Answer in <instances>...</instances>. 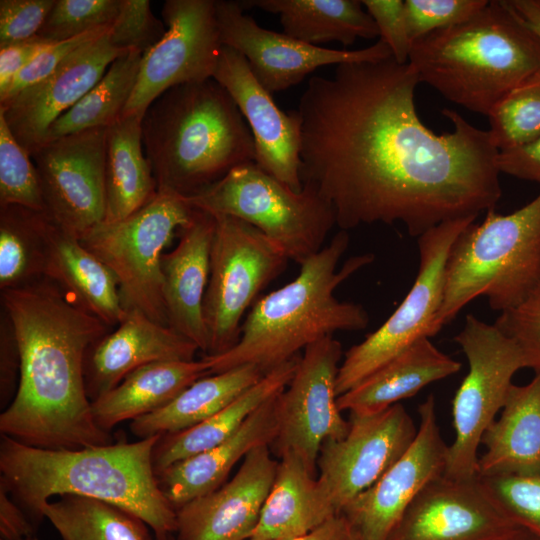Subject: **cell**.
<instances>
[{"label": "cell", "mask_w": 540, "mask_h": 540, "mask_svg": "<svg viewBox=\"0 0 540 540\" xmlns=\"http://www.w3.org/2000/svg\"><path fill=\"white\" fill-rule=\"evenodd\" d=\"M417 73L392 56L336 65L300 97V179L335 210L336 225L402 223L419 237L495 209L502 190L489 131L443 109L436 134L415 106Z\"/></svg>", "instance_id": "6da1fadb"}, {"label": "cell", "mask_w": 540, "mask_h": 540, "mask_svg": "<svg viewBox=\"0 0 540 540\" xmlns=\"http://www.w3.org/2000/svg\"><path fill=\"white\" fill-rule=\"evenodd\" d=\"M20 353L14 399L0 414V434L43 449H81L113 443L95 423L85 387L90 349L108 334L46 277L1 291Z\"/></svg>", "instance_id": "7a4b0ae2"}, {"label": "cell", "mask_w": 540, "mask_h": 540, "mask_svg": "<svg viewBox=\"0 0 540 540\" xmlns=\"http://www.w3.org/2000/svg\"><path fill=\"white\" fill-rule=\"evenodd\" d=\"M160 435L81 449H43L0 434V484L36 528L53 496L79 495L116 505L143 520L154 536L175 534V508L152 464Z\"/></svg>", "instance_id": "3957f363"}, {"label": "cell", "mask_w": 540, "mask_h": 540, "mask_svg": "<svg viewBox=\"0 0 540 540\" xmlns=\"http://www.w3.org/2000/svg\"><path fill=\"white\" fill-rule=\"evenodd\" d=\"M348 246L347 231L339 230L300 265L292 281L260 297L244 319L237 343L223 354L203 357L210 374L248 364L266 374L336 331L365 329L369 324L365 308L340 301L334 293L344 281L372 263L374 255L352 256L338 268Z\"/></svg>", "instance_id": "277c9868"}, {"label": "cell", "mask_w": 540, "mask_h": 540, "mask_svg": "<svg viewBox=\"0 0 540 540\" xmlns=\"http://www.w3.org/2000/svg\"><path fill=\"white\" fill-rule=\"evenodd\" d=\"M419 82L488 116L515 89L540 79V38L508 0L489 1L469 20L413 43Z\"/></svg>", "instance_id": "5b68a950"}, {"label": "cell", "mask_w": 540, "mask_h": 540, "mask_svg": "<svg viewBox=\"0 0 540 540\" xmlns=\"http://www.w3.org/2000/svg\"><path fill=\"white\" fill-rule=\"evenodd\" d=\"M142 142L158 190L197 195L255 161L251 131L216 80L170 88L147 109Z\"/></svg>", "instance_id": "8992f818"}, {"label": "cell", "mask_w": 540, "mask_h": 540, "mask_svg": "<svg viewBox=\"0 0 540 540\" xmlns=\"http://www.w3.org/2000/svg\"><path fill=\"white\" fill-rule=\"evenodd\" d=\"M486 213L451 247L432 336L479 296L501 313L523 303L540 286V193L510 214L495 209Z\"/></svg>", "instance_id": "52a82bcc"}, {"label": "cell", "mask_w": 540, "mask_h": 540, "mask_svg": "<svg viewBox=\"0 0 540 540\" xmlns=\"http://www.w3.org/2000/svg\"><path fill=\"white\" fill-rule=\"evenodd\" d=\"M187 203L214 216L240 219L275 242L289 260L301 265L318 253L334 225L332 205L312 187L301 191L262 170L240 165Z\"/></svg>", "instance_id": "ba28073f"}, {"label": "cell", "mask_w": 540, "mask_h": 540, "mask_svg": "<svg viewBox=\"0 0 540 540\" xmlns=\"http://www.w3.org/2000/svg\"><path fill=\"white\" fill-rule=\"evenodd\" d=\"M194 210L185 197L158 190L150 202L127 218L102 221L79 237L115 275L125 310H138L168 326L161 258Z\"/></svg>", "instance_id": "9c48e42d"}, {"label": "cell", "mask_w": 540, "mask_h": 540, "mask_svg": "<svg viewBox=\"0 0 540 540\" xmlns=\"http://www.w3.org/2000/svg\"><path fill=\"white\" fill-rule=\"evenodd\" d=\"M214 216V215H213ZM210 252L203 316L208 336L205 356L229 351L238 341L246 311L261 291L286 270L284 251L252 225L218 215Z\"/></svg>", "instance_id": "30bf717a"}, {"label": "cell", "mask_w": 540, "mask_h": 540, "mask_svg": "<svg viewBox=\"0 0 540 540\" xmlns=\"http://www.w3.org/2000/svg\"><path fill=\"white\" fill-rule=\"evenodd\" d=\"M454 339L467 358L469 370L452 402L455 438L448 446L444 475L471 479L477 476L482 436L503 408L514 374L527 365L511 337L472 314L466 316Z\"/></svg>", "instance_id": "8fae6325"}, {"label": "cell", "mask_w": 540, "mask_h": 540, "mask_svg": "<svg viewBox=\"0 0 540 540\" xmlns=\"http://www.w3.org/2000/svg\"><path fill=\"white\" fill-rule=\"evenodd\" d=\"M476 218L443 222L417 238L419 270L416 279L390 317L363 341L346 351L336 379L338 396L359 384L418 339L432 337V325L443 298L445 266L451 247Z\"/></svg>", "instance_id": "7c38bea8"}, {"label": "cell", "mask_w": 540, "mask_h": 540, "mask_svg": "<svg viewBox=\"0 0 540 540\" xmlns=\"http://www.w3.org/2000/svg\"><path fill=\"white\" fill-rule=\"evenodd\" d=\"M164 36L143 56L137 82L121 115L144 116L175 86L213 77L222 48L215 0H166Z\"/></svg>", "instance_id": "4fadbf2b"}, {"label": "cell", "mask_w": 540, "mask_h": 540, "mask_svg": "<svg viewBox=\"0 0 540 540\" xmlns=\"http://www.w3.org/2000/svg\"><path fill=\"white\" fill-rule=\"evenodd\" d=\"M303 351L293 377L277 396L278 433L273 444L279 456L293 452L315 472L323 443L343 438L349 429L336 393L343 351L333 336Z\"/></svg>", "instance_id": "5bb4252c"}, {"label": "cell", "mask_w": 540, "mask_h": 540, "mask_svg": "<svg viewBox=\"0 0 540 540\" xmlns=\"http://www.w3.org/2000/svg\"><path fill=\"white\" fill-rule=\"evenodd\" d=\"M347 434L323 443L317 480L336 513L371 487L410 447L415 426L397 403L375 413H350Z\"/></svg>", "instance_id": "9a60e30c"}, {"label": "cell", "mask_w": 540, "mask_h": 540, "mask_svg": "<svg viewBox=\"0 0 540 540\" xmlns=\"http://www.w3.org/2000/svg\"><path fill=\"white\" fill-rule=\"evenodd\" d=\"M107 128L44 142L30 156L36 167L45 213L78 238L105 219Z\"/></svg>", "instance_id": "2e32d148"}, {"label": "cell", "mask_w": 540, "mask_h": 540, "mask_svg": "<svg viewBox=\"0 0 540 540\" xmlns=\"http://www.w3.org/2000/svg\"><path fill=\"white\" fill-rule=\"evenodd\" d=\"M215 11L221 44L243 55L255 78L270 94L297 85L322 66L392 56L381 39L359 50H336L267 30L244 14L240 1L215 0Z\"/></svg>", "instance_id": "e0dca14e"}, {"label": "cell", "mask_w": 540, "mask_h": 540, "mask_svg": "<svg viewBox=\"0 0 540 540\" xmlns=\"http://www.w3.org/2000/svg\"><path fill=\"white\" fill-rule=\"evenodd\" d=\"M417 434L406 452L341 512L356 540H385L417 494L444 474L448 446L437 423L433 395L419 406Z\"/></svg>", "instance_id": "ac0fdd59"}, {"label": "cell", "mask_w": 540, "mask_h": 540, "mask_svg": "<svg viewBox=\"0 0 540 540\" xmlns=\"http://www.w3.org/2000/svg\"><path fill=\"white\" fill-rule=\"evenodd\" d=\"M517 526L478 476L442 474L417 494L385 540H497Z\"/></svg>", "instance_id": "d6986e66"}, {"label": "cell", "mask_w": 540, "mask_h": 540, "mask_svg": "<svg viewBox=\"0 0 540 540\" xmlns=\"http://www.w3.org/2000/svg\"><path fill=\"white\" fill-rule=\"evenodd\" d=\"M109 31L78 48L45 79L0 102V115L29 155L43 144L51 125L125 53L111 44Z\"/></svg>", "instance_id": "ffe728a7"}, {"label": "cell", "mask_w": 540, "mask_h": 540, "mask_svg": "<svg viewBox=\"0 0 540 540\" xmlns=\"http://www.w3.org/2000/svg\"><path fill=\"white\" fill-rule=\"evenodd\" d=\"M234 100L255 145V163L299 192L301 119L297 110L282 111L255 78L238 51L222 46L212 77Z\"/></svg>", "instance_id": "44dd1931"}, {"label": "cell", "mask_w": 540, "mask_h": 540, "mask_svg": "<svg viewBox=\"0 0 540 540\" xmlns=\"http://www.w3.org/2000/svg\"><path fill=\"white\" fill-rule=\"evenodd\" d=\"M269 446L252 450L221 487L177 509L175 540H249L278 468Z\"/></svg>", "instance_id": "7402d4cb"}, {"label": "cell", "mask_w": 540, "mask_h": 540, "mask_svg": "<svg viewBox=\"0 0 540 540\" xmlns=\"http://www.w3.org/2000/svg\"><path fill=\"white\" fill-rule=\"evenodd\" d=\"M199 348L171 327L142 312L126 310L117 328L89 351L85 387L92 402L116 387L129 373L163 361H192Z\"/></svg>", "instance_id": "603a6c76"}, {"label": "cell", "mask_w": 540, "mask_h": 540, "mask_svg": "<svg viewBox=\"0 0 540 540\" xmlns=\"http://www.w3.org/2000/svg\"><path fill=\"white\" fill-rule=\"evenodd\" d=\"M215 226L212 214L195 209L189 223L179 230L180 238L175 248L161 258L168 326L192 341L205 355L208 336L203 303Z\"/></svg>", "instance_id": "cb8c5ba5"}, {"label": "cell", "mask_w": 540, "mask_h": 540, "mask_svg": "<svg viewBox=\"0 0 540 540\" xmlns=\"http://www.w3.org/2000/svg\"><path fill=\"white\" fill-rule=\"evenodd\" d=\"M277 396L260 406L224 442L156 474L160 490L175 510L221 487L252 450L274 443L278 433Z\"/></svg>", "instance_id": "d4e9b609"}, {"label": "cell", "mask_w": 540, "mask_h": 540, "mask_svg": "<svg viewBox=\"0 0 540 540\" xmlns=\"http://www.w3.org/2000/svg\"><path fill=\"white\" fill-rule=\"evenodd\" d=\"M46 239L43 276L108 327L118 325L126 310L113 272L49 216Z\"/></svg>", "instance_id": "484cf974"}, {"label": "cell", "mask_w": 540, "mask_h": 540, "mask_svg": "<svg viewBox=\"0 0 540 540\" xmlns=\"http://www.w3.org/2000/svg\"><path fill=\"white\" fill-rule=\"evenodd\" d=\"M477 475L540 472V372L526 385L513 384L498 419L485 430Z\"/></svg>", "instance_id": "4316f807"}, {"label": "cell", "mask_w": 540, "mask_h": 540, "mask_svg": "<svg viewBox=\"0 0 540 540\" xmlns=\"http://www.w3.org/2000/svg\"><path fill=\"white\" fill-rule=\"evenodd\" d=\"M461 363L422 337L359 384L341 394L337 405L350 413H375L456 374Z\"/></svg>", "instance_id": "83f0119b"}, {"label": "cell", "mask_w": 540, "mask_h": 540, "mask_svg": "<svg viewBox=\"0 0 540 540\" xmlns=\"http://www.w3.org/2000/svg\"><path fill=\"white\" fill-rule=\"evenodd\" d=\"M276 476L249 540H293L337 514L315 472L295 453L281 454Z\"/></svg>", "instance_id": "f1b7e54d"}, {"label": "cell", "mask_w": 540, "mask_h": 540, "mask_svg": "<svg viewBox=\"0 0 540 540\" xmlns=\"http://www.w3.org/2000/svg\"><path fill=\"white\" fill-rule=\"evenodd\" d=\"M210 375L207 361H163L139 367L116 387L91 402L92 415L106 432L123 421H133L173 401L198 379Z\"/></svg>", "instance_id": "f546056e"}, {"label": "cell", "mask_w": 540, "mask_h": 540, "mask_svg": "<svg viewBox=\"0 0 540 540\" xmlns=\"http://www.w3.org/2000/svg\"><path fill=\"white\" fill-rule=\"evenodd\" d=\"M299 358L298 355L272 369L233 402L204 421L179 432L160 435L152 452L155 475L231 437L260 406L288 385Z\"/></svg>", "instance_id": "4dcf8cb0"}, {"label": "cell", "mask_w": 540, "mask_h": 540, "mask_svg": "<svg viewBox=\"0 0 540 540\" xmlns=\"http://www.w3.org/2000/svg\"><path fill=\"white\" fill-rule=\"evenodd\" d=\"M138 114L121 115L106 135L105 222L127 218L157 194L158 187L142 142Z\"/></svg>", "instance_id": "1f68e13d"}, {"label": "cell", "mask_w": 540, "mask_h": 540, "mask_svg": "<svg viewBox=\"0 0 540 540\" xmlns=\"http://www.w3.org/2000/svg\"><path fill=\"white\" fill-rule=\"evenodd\" d=\"M245 9L278 14L283 33L320 46L337 41L348 46L357 38L373 39L378 28L359 0H245Z\"/></svg>", "instance_id": "d6a6232c"}, {"label": "cell", "mask_w": 540, "mask_h": 540, "mask_svg": "<svg viewBox=\"0 0 540 540\" xmlns=\"http://www.w3.org/2000/svg\"><path fill=\"white\" fill-rule=\"evenodd\" d=\"M265 373L255 365H242L202 377L166 406L130 422L138 439L190 428L229 405Z\"/></svg>", "instance_id": "836d02e7"}, {"label": "cell", "mask_w": 540, "mask_h": 540, "mask_svg": "<svg viewBox=\"0 0 540 540\" xmlns=\"http://www.w3.org/2000/svg\"><path fill=\"white\" fill-rule=\"evenodd\" d=\"M142 56L141 51L130 50L116 58L99 82L51 125L44 142L88 129L107 128L117 120L137 82Z\"/></svg>", "instance_id": "e575fe53"}, {"label": "cell", "mask_w": 540, "mask_h": 540, "mask_svg": "<svg viewBox=\"0 0 540 540\" xmlns=\"http://www.w3.org/2000/svg\"><path fill=\"white\" fill-rule=\"evenodd\" d=\"M42 511L62 540H153L136 515L94 498L63 495Z\"/></svg>", "instance_id": "d590c367"}, {"label": "cell", "mask_w": 540, "mask_h": 540, "mask_svg": "<svg viewBox=\"0 0 540 540\" xmlns=\"http://www.w3.org/2000/svg\"><path fill=\"white\" fill-rule=\"evenodd\" d=\"M48 215L20 205H0V289L44 277Z\"/></svg>", "instance_id": "8d00e7d4"}, {"label": "cell", "mask_w": 540, "mask_h": 540, "mask_svg": "<svg viewBox=\"0 0 540 540\" xmlns=\"http://www.w3.org/2000/svg\"><path fill=\"white\" fill-rule=\"evenodd\" d=\"M487 117L488 131L499 151L534 141L540 136V79L512 91Z\"/></svg>", "instance_id": "74e56055"}, {"label": "cell", "mask_w": 540, "mask_h": 540, "mask_svg": "<svg viewBox=\"0 0 540 540\" xmlns=\"http://www.w3.org/2000/svg\"><path fill=\"white\" fill-rule=\"evenodd\" d=\"M8 204L45 212L39 176L32 158L0 115V205Z\"/></svg>", "instance_id": "f35d334b"}, {"label": "cell", "mask_w": 540, "mask_h": 540, "mask_svg": "<svg viewBox=\"0 0 540 540\" xmlns=\"http://www.w3.org/2000/svg\"><path fill=\"white\" fill-rule=\"evenodd\" d=\"M122 0H56L37 36L48 42L75 38L110 26Z\"/></svg>", "instance_id": "ab89813d"}, {"label": "cell", "mask_w": 540, "mask_h": 540, "mask_svg": "<svg viewBox=\"0 0 540 540\" xmlns=\"http://www.w3.org/2000/svg\"><path fill=\"white\" fill-rule=\"evenodd\" d=\"M478 477L511 521L540 536V472Z\"/></svg>", "instance_id": "60d3db41"}, {"label": "cell", "mask_w": 540, "mask_h": 540, "mask_svg": "<svg viewBox=\"0 0 540 540\" xmlns=\"http://www.w3.org/2000/svg\"><path fill=\"white\" fill-rule=\"evenodd\" d=\"M486 0H405L404 9L411 41L461 24L482 10Z\"/></svg>", "instance_id": "b9f144b4"}, {"label": "cell", "mask_w": 540, "mask_h": 540, "mask_svg": "<svg viewBox=\"0 0 540 540\" xmlns=\"http://www.w3.org/2000/svg\"><path fill=\"white\" fill-rule=\"evenodd\" d=\"M164 23L151 10L149 0H122L109 40L118 50H139L143 54L166 33Z\"/></svg>", "instance_id": "7bdbcfd3"}, {"label": "cell", "mask_w": 540, "mask_h": 540, "mask_svg": "<svg viewBox=\"0 0 540 540\" xmlns=\"http://www.w3.org/2000/svg\"><path fill=\"white\" fill-rule=\"evenodd\" d=\"M494 324L519 345L527 368L540 372V286L523 303L501 312Z\"/></svg>", "instance_id": "ee69618b"}, {"label": "cell", "mask_w": 540, "mask_h": 540, "mask_svg": "<svg viewBox=\"0 0 540 540\" xmlns=\"http://www.w3.org/2000/svg\"><path fill=\"white\" fill-rule=\"evenodd\" d=\"M56 0H1L0 49L37 36Z\"/></svg>", "instance_id": "f6af8a7d"}, {"label": "cell", "mask_w": 540, "mask_h": 540, "mask_svg": "<svg viewBox=\"0 0 540 540\" xmlns=\"http://www.w3.org/2000/svg\"><path fill=\"white\" fill-rule=\"evenodd\" d=\"M111 26L102 27L72 39L47 44L19 73L5 97L0 99V102L45 79L73 52L84 44L106 34Z\"/></svg>", "instance_id": "bcb514c9"}, {"label": "cell", "mask_w": 540, "mask_h": 540, "mask_svg": "<svg viewBox=\"0 0 540 540\" xmlns=\"http://www.w3.org/2000/svg\"><path fill=\"white\" fill-rule=\"evenodd\" d=\"M361 2L374 20L380 39L389 47L392 57L399 64L408 63L413 42L407 29L404 1L363 0Z\"/></svg>", "instance_id": "7dc6e473"}, {"label": "cell", "mask_w": 540, "mask_h": 540, "mask_svg": "<svg viewBox=\"0 0 540 540\" xmlns=\"http://www.w3.org/2000/svg\"><path fill=\"white\" fill-rule=\"evenodd\" d=\"M4 311V310H3ZM20 353L17 340L4 311L0 326V406L5 409L15 397L20 377Z\"/></svg>", "instance_id": "c3c4849f"}, {"label": "cell", "mask_w": 540, "mask_h": 540, "mask_svg": "<svg viewBox=\"0 0 540 540\" xmlns=\"http://www.w3.org/2000/svg\"><path fill=\"white\" fill-rule=\"evenodd\" d=\"M49 43L35 36L0 49V99L5 97L19 73Z\"/></svg>", "instance_id": "681fc988"}, {"label": "cell", "mask_w": 540, "mask_h": 540, "mask_svg": "<svg viewBox=\"0 0 540 540\" xmlns=\"http://www.w3.org/2000/svg\"><path fill=\"white\" fill-rule=\"evenodd\" d=\"M496 166L500 173L540 184V136L526 145L499 151Z\"/></svg>", "instance_id": "f907efd6"}, {"label": "cell", "mask_w": 540, "mask_h": 540, "mask_svg": "<svg viewBox=\"0 0 540 540\" xmlns=\"http://www.w3.org/2000/svg\"><path fill=\"white\" fill-rule=\"evenodd\" d=\"M36 529L25 511L0 484V539L21 540L36 535Z\"/></svg>", "instance_id": "816d5d0a"}, {"label": "cell", "mask_w": 540, "mask_h": 540, "mask_svg": "<svg viewBox=\"0 0 540 540\" xmlns=\"http://www.w3.org/2000/svg\"><path fill=\"white\" fill-rule=\"evenodd\" d=\"M294 540H356V538L346 516L337 513Z\"/></svg>", "instance_id": "f5cc1de1"}, {"label": "cell", "mask_w": 540, "mask_h": 540, "mask_svg": "<svg viewBox=\"0 0 540 540\" xmlns=\"http://www.w3.org/2000/svg\"><path fill=\"white\" fill-rule=\"evenodd\" d=\"M510 6L540 38V0H508Z\"/></svg>", "instance_id": "db71d44e"}, {"label": "cell", "mask_w": 540, "mask_h": 540, "mask_svg": "<svg viewBox=\"0 0 540 540\" xmlns=\"http://www.w3.org/2000/svg\"><path fill=\"white\" fill-rule=\"evenodd\" d=\"M497 540H540V536L518 525L511 533Z\"/></svg>", "instance_id": "11a10c76"}, {"label": "cell", "mask_w": 540, "mask_h": 540, "mask_svg": "<svg viewBox=\"0 0 540 540\" xmlns=\"http://www.w3.org/2000/svg\"><path fill=\"white\" fill-rule=\"evenodd\" d=\"M153 540H175L174 534H169L163 537H156L153 535Z\"/></svg>", "instance_id": "9f6ffc18"}, {"label": "cell", "mask_w": 540, "mask_h": 540, "mask_svg": "<svg viewBox=\"0 0 540 540\" xmlns=\"http://www.w3.org/2000/svg\"><path fill=\"white\" fill-rule=\"evenodd\" d=\"M2 540V539H0ZM21 540H38V538L36 537V535H33V536H30V537H27V538H24V539H21Z\"/></svg>", "instance_id": "6f0895ef"}, {"label": "cell", "mask_w": 540, "mask_h": 540, "mask_svg": "<svg viewBox=\"0 0 540 540\" xmlns=\"http://www.w3.org/2000/svg\"><path fill=\"white\" fill-rule=\"evenodd\" d=\"M294 540V539H293Z\"/></svg>", "instance_id": "680465c9"}]
</instances>
